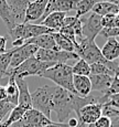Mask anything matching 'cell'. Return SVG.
Instances as JSON below:
<instances>
[{"label":"cell","mask_w":119,"mask_h":127,"mask_svg":"<svg viewBox=\"0 0 119 127\" xmlns=\"http://www.w3.org/2000/svg\"><path fill=\"white\" fill-rule=\"evenodd\" d=\"M94 124H95L96 127H110L111 126V119H110V117H108V116L101 115Z\"/></svg>","instance_id":"33"},{"label":"cell","mask_w":119,"mask_h":127,"mask_svg":"<svg viewBox=\"0 0 119 127\" xmlns=\"http://www.w3.org/2000/svg\"><path fill=\"white\" fill-rule=\"evenodd\" d=\"M32 1H35V0H30V2H32Z\"/></svg>","instance_id":"47"},{"label":"cell","mask_w":119,"mask_h":127,"mask_svg":"<svg viewBox=\"0 0 119 127\" xmlns=\"http://www.w3.org/2000/svg\"><path fill=\"white\" fill-rule=\"evenodd\" d=\"M66 124H67L69 127H77L79 125V122H78L77 118H70Z\"/></svg>","instance_id":"38"},{"label":"cell","mask_w":119,"mask_h":127,"mask_svg":"<svg viewBox=\"0 0 119 127\" xmlns=\"http://www.w3.org/2000/svg\"><path fill=\"white\" fill-rule=\"evenodd\" d=\"M100 1H105V0H75L74 10L76 11L75 17H77V18L84 17L86 13L92 11V9L94 8L96 3Z\"/></svg>","instance_id":"21"},{"label":"cell","mask_w":119,"mask_h":127,"mask_svg":"<svg viewBox=\"0 0 119 127\" xmlns=\"http://www.w3.org/2000/svg\"><path fill=\"white\" fill-rule=\"evenodd\" d=\"M38 50H39L38 46H35L33 44H28V43H25V44L22 45L21 48H18V49L13 48V52H12V55H11L10 67H9V70L16 69L21 63H23L24 61L34 57L35 53L38 52Z\"/></svg>","instance_id":"9"},{"label":"cell","mask_w":119,"mask_h":127,"mask_svg":"<svg viewBox=\"0 0 119 127\" xmlns=\"http://www.w3.org/2000/svg\"><path fill=\"white\" fill-rule=\"evenodd\" d=\"M7 90L4 85H0V101H4L7 99Z\"/></svg>","instance_id":"36"},{"label":"cell","mask_w":119,"mask_h":127,"mask_svg":"<svg viewBox=\"0 0 119 127\" xmlns=\"http://www.w3.org/2000/svg\"><path fill=\"white\" fill-rule=\"evenodd\" d=\"M54 32H56V31L51 30V29L42 26V24L21 23V24H17L10 32H8V34L12 41L18 40V39L26 41L29 39L35 38V36L42 34H52Z\"/></svg>","instance_id":"6"},{"label":"cell","mask_w":119,"mask_h":127,"mask_svg":"<svg viewBox=\"0 0 119 127\" xmlns=\"http://www.w3.org/2000/svg\"><path fill=\"white\" fill-rule=\"evenodd\" d=\"M34 58L42 62H52V63H65L69 60H79L78 55L74 52H66L61 50H44L39 49L35 53Z\"/></svg>","instance_id":"7"},{"label":"cell","mask_w":119,"mask_h":127,"mask_svg":"<svg viewBox=\"0 0 119 127\" xmlns=\"http://www.w3.org/2000/svg\"><path fill=\"white\" fill-rule=\"evenodd\" d=\"M53 38L55 40L57 48L61 51H66V52H74L75 53V45L71 40H69L67 38H65L63 34H61L59 32H54L52 33Z\"/></svg>","instance_id":"26"},{"label":"cell","mask_w":119,"mask_h":127,"mask_svg":"<svg viewBox=\"0 0 119 127\" xmlns=\"http://www.w3.org/2000/svg\"><path fill=\"white\" fill-rule=\"evenodd\" d=\"M103 115V105L101 104H88L84 106L77 114V119L79 124L86 126L94 124Z\"/></svg>","instance_id":"10"},{"label":"cell","mask_w":119,"mask_h":127,"mask_svg":"<svg viewBox=\"0 0 119 127\" xmlns=\"http://www.w3.org/2000/svg\"><path fill=\"white\" fill-rule=\"evenodd\" d=\"M0 18L6 24L8 32H10L12 29L17 26V23L14 22L13 18H12L10 13V9H9V6L6 0H0Z\"/></svg>","instance_id":"24"},{"label":"cell","mask_w":119,"mask_h":127,"mask_svg":"<svg viewBox=\"0 0 119 127\" xmlns=\"http://www.w3.org/2000/svg\"><path fill=\"white\" fill-rule=\"evenodd\" d=\"M110 119H111V126L110 127H119V118L117 116H115V115L110 116Z\"/></svg>","instance_id":"40"},{"label":"cell","mask_w":119,"mask_h":127,"mask_svg":"<svg viewBox=\"0 0 119 127\" xmlns=\"http://www.w3.org/2000/svg\"><path fill=\"white\" fill-rule=\"evenodd\" d=\"M72 71L74 75H82V76H89L91 75V66L83 59H79L72 66Z\"/></svg>","instance_id":"28"},{"label":"cell","mask_w":119,"mask_h":127,"mask_svg":"<svg viewBox=\"0 0 119 127\" xmlns=\"http://www.w3.org/2000/svg\"><path fill=\"white\" fill-rule=\"evenodd\" d=\"M26 111H29V108H26V107H24V106H21V105H17L16 107H13V109L10 112V114H9L8 117L6 118V121H4L6 124L10 127L11 124L16 123V122H19L20 119H22V117L24 116Z\"/></svg>","instance_id":"27"},{"label":"cell","mask_w":119,"mask_h":127,"mask_svg":"<svg viewBox=\"0 0 119 127\" xmlns=\"http://www.w3.org/2000/svg\"><path fill=\"white\" fill-rule=\"evenodd\" d=\"M115 18L116 14H106L101 17V27L103 28H110L115 27Z\"/></svg>","instance_id":"32"},{"label":"cell","mask_w":119,"mask_h":127,"mask_svg":"<svg viewBox=\"0 0 119 127\" xmlns=\"http://www.w3.org/2000/svg\"><path fill=\"white\" fill-rule=\"evenodd\" d=\"M17 83V86L19 90V101L18 105L24 106L26 108H32V102H31V93L29 91L28 83L24 79L21 77H14Z\"/></svg>","instance_id":"17"},{"label":"cell","mask_w":119,"mask_h":127,"mask_svg":"<svg viewBox=\"0 0 119 127\" xmlns=\"http://www.w3.org/2000/svg\"><path fill=\"white\" fill-rule=\"evenodd\" d=\"M89 66H91V75L107 74V75L114 76V72L105 64H101V63H94V64H91Z\"/></svg>","instance_id":"29"},{"label":"cell","mask_w":119,"mask_h":127,"mask_svg":"<svg viewBox=\"0 0 119 127\" xmlns=\"http://www.w3.org/2000/svg\"><path fill=\"white\" fill-rule=\"evenodd\" d=\"M89 80L92 82V92L99 94H107L113 83V76L107 74L89 75Z\"/></svg>","instance_id":"15"},{"label":"cell","mask_w":119,"mask_h":127,"mask_svg":"<svg viewBox=\"0 0 119 127\" xmlns=\"http://www.w3.org/2000/svg\"><path fill=\"white\" fill-rule=\"evenodd\" d=\"M45 127H69L66 123H59V122H53L52 124L45 126Z\"/></svg>","instance_id":"41"},{"label":"cell","mask_w":119,"mask_h":127,"mask_svg":"<svg viewBox=\"0 0 119 127\" xmlns=\"http://www.w3.org/2000/svg\"><path fill=\"white\" fill-rule=\"evenodd\" d=\"M77 127H85V126H84V125H82V124H79V125L77 126Z\"/></svg>","instance_id":"46"},{"label":"cell","mask_w":119,"mask_h":127,"mask_svg":"<svg viewBox=\"0 0 119 127\" xmlns=\"http://www.w3.org/2000/svg\"><path fill=\"white\" fill-rule=\"evenodd\" d=\"M118 11H119V6L111 3V2H108L106 0L96 3L94 6V8L92 9V12H94V13L98 14L100 17L106 16V14H116Z\"/></svg>","instance_id":"22"},{"label":"cell","mask_w":119,"mask_h":127,"mask_svg":"<svg viewBox=\"0 0 119 127\" xmlns=\"http://www.w3.org/2000/svg\"><path fill=\"white\" fill-rule=\"evenodd\" d=\"M13 52V49L8 50L6 53L0 54V84L4 79H8V72L9 67H10V61L11 55Z\"/></svg>","instance_id":"25"},{"label":"cell","mask_w":119,"mask_h":127,"mask_svg":"<svg viewBox=\"0 0 119 127\" xmlns=\"http://www.w3.org/2000/svg\"><path fill=\"white\" fill-rule=\"evenodd\" d=\"M0 127H9V126H8V125H7V124H6V122H4V121H3V122H2V123H1V124H0Z\"/></svg>","instance_id":"44"},{"label":"cell","mask_w":119,"mask_h":127,"mask_svg":"<svg viewBox=\"0 0 119 127\" xmlns=\"http://www.w3.org/2000/svg\"><path fill=\"white\" fill-rule=\"evenodd\" d=\"M100 35L105 36L106 39L118 38L119 36V28L118 27H110V28H103L99 33Z\"/></svg>","instance_id":"31"},{"label":"cell","mask_w":119,"mask_h":127,"mask_svg":"<svg viewBox=\"0 0 119 127\" xmlns=\"http://www.w3.org/2000/svg\"><path fill=\"white\" fill-rule=\"evenodd\" d=\"M22 119L29 127H45L53 123L50 118H48L44 114L36 111L34 108H31L25 112Z\"/></svg>","instance_id":"14"},{"label":"cell","mask_w":119,"mask_h":127,"mask_svg":"<svg viewBox=\"0 0 119 127\" xmlns=\"http://www.w3.org/2000/svg\"><path fill=\"white\" fill-rule=\"evenodd\" d=\"M56 63L42 62V61H39L36 58L32 57L28 59L26 61H24L23 63H21L18 67L9 70L8 76L9 75H13L14 77H21V79H24L26 76H32V75L41 76V74L44 71H47L48 69L52 67Z\"/></svg>","instance_id":"4"},{"label":"cell","mask_w":119,"mask_h":127,"mask_svg":"<svg viewBox=\"0 0 119 127\" xmlns=\"http://www.w3.org/2000/svg\"><path fill=\"white\" fill-rule=\"evenodd\" d=\"M106 105H108V106L113 107V108H115V109H119V93L109 95Z\"/></svg>","instance_id":"34"},{"label":"cell","mask_w":119,"mask_h":127,"mask_svg":"<svg viewBox=\"0 0 119 127\" xmlns=\"http://www.w3.org/2000/svg\"><path fill=\"white\" fill-rule=\"evenodd\" d=\"M6 46H7V36L0 35V54L6 53L7 51H8L6 49Z\"/></svg>","instance_id":"35"},{"label":"cell","mask_w":119,"mask_h":127,"mask_svg":"<svg viewBox=\"0 0 119 127\" xmlns=\"http://www.w3.org/2000/svg\"><path fill=\"white\" fill-rule=\"evenodd\" d=\"M81 20L84 38L95 41V38L100 33L101 29H103V27H101V17L92 12L87 17H82Z\"/></svg>","instance_id":"8"},{"label":"cell","mask_w":119,"mask_h":127,"mask_svg":"<svg viewBox=\"0 0 119 127\" xmlns=\"http://www.w3.org/2000/svg\"><path fill=\"white\" fill-rule=\"evenodd\" d=\"M48 2V0H35V1L30 2V4L26 8L23 23L38 22L44 14Z\"/></svg>","instance_id":"11"},{"label":"cell","mask_w":119,"mask_h":127,"mask_svg":"<svg viewBox=\"0 0 119 127\" xmlns=\"http://www.w3.org/2000/svg\"><path fill=\"white\" fill-rule=\"evenodd\" d=\"M73 76L74 74L72 71V65H69L66 63H56L41 74V77L50 80L55 83L56 86L62 87L72 94H75L73 86Z\"/></svg>","instance_id":"1"},{"label":"cell","mask_w":119,"mask_h":127,"mask_svg":"<svg viewBox=\"0 0 119 127\" xmlns=\"http://www.w3.org/2000/svg\"><path fill=\"white\" fill-rule=\"evenodd\" d=\"M65 17H66V13H64V12H52L40 24L57 32L61 29V26H62V22Z\"/></svg>","instance_id":"20"},{"label":"cell","mask_w":119,"mask_h":127,"mask_svg":"<svg viewBox=\"0 0 119 127\" xmlns=\"http://www.w3.org/2000/svg\"><path fill=\"white\" fill-rule=\"evenodd\" d=\"M73 86H74L75 95L79 97H87L92 93V82L89 80V76L74 75Z\"/></svg>","instance_id":"16"},{"label":"cell","mask_w":119,"mask_h":127,"mask_svg":"<svg viewBox=\"0 0 119 127\" xmlns=\"http://www.w3.org/2000/svg\"><path fill=\"white\" fill-rule=\"evenodd\" d=\"M12 104L9 103L7 99L4 101H0V123H2L3 121H6V117H8V115L10 114V112L13 109Z\"/></svg>","instance_id":"30"},{"label":"cell","mask_w":119,"mask_h":127,"mask_svg":"<svg viewBox=\"0 0 119 127\" xmlns=\"http://www.w3.org/2000/svg\"><path fill=\"white\" fill-rule=\"evenodd\" d=\"M0 124H1V123H0Z\"/></svg>","instance_id":"48"},{"label":"cell","mask_w":119,"mask_h":127,"mask_svg":"<svg viewBox=\"0 0 119 127\" xmlns=\"http://www.w3.org/2000/svg\"><path fill=\"white\" fill-rule=\"evenodd\" d=\"M74 8L75 0H48L44 14L38 22H35V24H40L52 12H64V13H66L69 11L74 10Z\"/></svg>","instance_id":"12"},{"label":"cell","mask_w":119,"mask_h":127,"mask_svg":"<svg viewBox=\"0 0 119 127\" xmlns=\"http://www.w3.org/2000/svg\"><path fill=\"white\" fill-rule=\"evenodd\" d=\"M101 55L109 62H114L119 59V40L117 38L107 39L106 43L100 49Z\"/></svg>","instance_id":"18"},{"label":"cell","mask_w":119,"mask_h":127,"mask_svg":"<svg viewBox=\"0 0 119 127\" xmlns=\"http://www.w3.org/2000/svg\"><path fill=\"white\" fill-rule=\"evenodd\" d=\"M10 9V13L17 24H21L24 21L25 11L30 4V0H6Z\"/></svg>","instance_id":"13"},{"label":"cell","mask_w":119,"mask_h":127,"mask_svg":"<svg viewBox=\"0 0 119 127\" xmlns=\"http://www.w3.org/2000/svg\"><path fill=\"white\" fill-rule=\"evenodd\" d=\"M74 95L62 87L54 86L52 112L56 113L59 123H65L69 116L74 113Z\"/></svg>","instance_id":"2"},{"label":"cell","mask_w":119,"mask_h":127,"mask_svg":"<svg viewBox=\"0 0 119 127\" xmlns=\"http://www.w3.org/2000/svg\"><path fill=\"white\" fill-rule=\"evenodd\" d=\"M87 127H96L95 124H89V125H87Z\"/></svg>","instance_id":"45"},{"label":"cell","mask_w":119,"mask_h":127,"mask_svg":"<svg viewBox=\"0 0 119 127\" xmlns=\"http://www.w3.org/2000/svg\"><path fill=\"white\" fill-rule=\"evenodd\" d=\"M53 93H54V86H51V85L40 86L33 93H31L32 108L41 112L50 119L51 113H52Z\"/></svg>","instance_id":"5"},{"label":"cell","mask_w":119,"mask_h":127,"mask_svg":"<svg viewBox=\"0 0 119 127\" xmlns=\"http://www.w3.org/2000/svg\"><path fill=\"white\" fill-rule=\"evenodd\" d=\"M25 43L28 44H33L35 46H38L39 49H44V50H60L57 48L55 40L53 38L52 34H42L35 36V38L29 39L25 41ZM24 43V44H25Z\"/></svg>","instance_id":"19"},{"label":"cell","mask_w":119,"mask_h":127,"mask_svg":"<svg viewBox=\"0 0 119 127\" xmlns=\"http://www.w3.org/2000/svg\"><path fill=\"white\" fill-rule=\"evenodd\" d=\"M24 43H25V41H24V40L18 39V40L12 41V46H13L14 49H18V48H21L22 45H24Z\"/></svg>","instance_id":"37"},{"label":"cell","mask_w":119,"mask_h":127,"mask_svg":"<svg viewBox=\"0 0 119 127\" xmlns=\"http://www.w3.org/2000/svg\"><path fill=\"white\" fill-rule=\"evenodd\" d=\"M115 27L119 28V11L116 13V18H115Z\"/></svg>","instance_id":"42"},{"label":"cell","mask_w":119,"mask_h":127,"mask_svg":"<svg viewBox=\"0 0 119 127\" xmlns=\"http://www.w3.org/2000/svg\"><path fill=\"white\" fill-rule=\"evenodd\" d=\"M10 127H29L28 125L25 124V122L23 121V119H20L19 122H16V123L11 124Z\"/></svg>","instance_id":"39"},{"label":"cell","mask_w":119,"mask_h":127,"mask_svg":"<svg viewBox=\"0 0 119 127\" xmlns=\"http://www.w3.org/2000/svg\"><path fill=\"white\" fill-rule=\"evenodd\" d=\"M75 53L78 55L79 59H83L89 65L94 64V63H101V64L107 65L113 72L118 65V62H109L101 55L100 49L98 48V45L96 44V42L94 40L83 39L78 43V49L75 51Z\"/></svg>","instance_id":"3"},{"label":"cell","mask_w":119,"mask_h":127,"mask_svg":"<svg viewBox=\"0 0 119 127\" xmlns=\"http://www.w3.org/2000/svg\"><path fill=\"white\" fill-rule=\"evenodd\" d=\"M6 90H7V95H8L7 96V101L13 105V106H17L19 101V90H18V86H17V83L13 75H9L8 83L6 85Z\"/></svg>","instance_id":"23"},{"label":"cell","mask_w":119,"mask_h":127,"mask_svg":"<svg viewBox=\"0 0 119 127\" xmlns=\"http://www.w3.org/2000/svg\"><path fill=\"white\" fill-rule=\"evenodd\" d=\"M106 1L111 2V3H114V4H117V6H119V0H106Z\"/></svg>","instance_id":"43"}]
</instances>
